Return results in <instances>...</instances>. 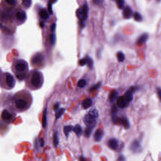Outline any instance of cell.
Here are the masks:
<instances>
[{
	"label": "cell",
	"instance_id": "21",
	"mask_svg": "<svg viewBox=\"0 0 161 161\" xmlns=\"http://www.w3.org/2000/svg\"><path fill=\"white\" fill-rule=\"evenodd\" d=\"M74 127L71 125H68V126H65L63 128V131L65 134V135L67 137V138L69 137V134L73 130Z\"/></svg>",
	"mask_w": 161,
	"mask_h": 161
},
{
	"label": "cell",
	"instance_id": "1",
	"mask_svg": "<svg viewBox=\"0 0 161 161\" xmlns=\"http://www.w3.org/2000/svg\"><path fill=\"white\" fill-rule=\"evenodd\" d=\"M32 102L31 95L28 91H20L12 99V106L19 112H22L28 110L31 106Z\"/></svg>",
	"mask_w": 161,
	"mask_h": 161
},
{
	"label": "cell",
	"instance_id": "42",
	"mask_svg": "<svg viewBox=\"0 0 161 161\" xmlns=\"http://www.w3.org/2000/svg\"><path fill=\"white\" fill-rule=\"evenodd\" d=\"M48 10L49 13H50V14H52V6H51V2H50L49 4V5H48Z\"/></svg>",
	"mask_w": 161,
	"mask_h": 161
},
{
	"label": "cell",
	"instance_id": "11",
	"mask_svg": "<svg viewBox=\"0 0 161 161\" xmlns=\"http://www.w3.org/2000/svg\"><path fill=\"white\" fill-rule=\"evenodd\" d=\"M141 149V144L138 139H135L130 145V150L134 153H137Z\"/></svg>",
	"mask_w": 161,
	"mask_h": 161
},
{
	"label": "cell",
	"instance_id": "23",
	"mask_svg": "<svg viewBox=\"0 0 161 161\" xmlns=\"http://www.w3.org/2000/svg\"><path fill=\"white\" fill-rule=\"evenodd\" d=\"M53 145H55V147H57L58 146L59 143V133L57 131H55L53 134Z\"/></svg>",
	"mask_w": 161,
	"mask_h": 161
},
{
	"label": "cell",
	"instance_id": "32",
	"mask_svg": "<svg viewBox=\"0 0 161 161\" xmlns=\"http://www.w3.org/2000/svg\"><path fill=\"white\" fill-rule=\"evenodd\" d=\"M92 130L93 129L89 127H87V128L86 129V130H85V136L86 138H89L90 137L91 134L92 132Z\"/></svg>",
	"mask_w": 161,
	"mask_h": 161
},
{
	"label": "cell",
	"instance_id": "29",
	"mask_svg": "<svg viewBox=\"0 0 161 161\" xmlns=\"http://www.w3.org/2000/svg\"><path fill=\"white\" fill-rule=\"evenodd\" d=\"M87 82L85 79H80L78 83V86L80 88H83L86 86Z\"/></svg>",
	"mask_w": 161,
	"mask_h": 161
},
{
	"label": "cell",
	"instance_id": "3",
	"mask_svg": "<svg viewBox=\"0 0 161 161\" xmlns=\"http://www.w3.org/2000/svg\"><path fill=\"white\" fill-rule=\"evenodd\" d=\"M12 70L16 78L20 81L26 79L28 75V65L25 61L17 60L12 65Z\"/></svg>",
	"mask_w": 161,
	"mask_h": 161
},
{
	"label": "cell",
	"instance_id": "13",
	"mask_svg": "<svg viewBox=\"0 0 161 161\" xmlns=\"http://www.w3.org/2000/svg\"><path fill=\"white\" fill-rule=\"evenodd\" d=\"M107 144L110 149L113 150H117L119 148V142L116 138H112L108 140Z\"/></svg>",
	"mask_w": 161,
	"mask_h": 161
},
{
	"label": "cell",
	"instance_id": "43",
	"mask_svg": "<svg viewBox=\"0 0 161 161\" xmlns=\"http://www.w3.org/2000/svg\"><path fill=\"white\" fill-rule=\"evenodd\" d=\"M94 2L97 5H101L102 4V0H94Z\"/></svg>",
	"mask_w": 161,
	"mask_h": 161
},
{
	"label": "cell",
	"instance_id": "22",
	"mask_svg": "<svg viewBox=\"0 0 161 161\" xmlns=\"http://www.w3.org/2000/svg\"><path fill=\"white\" fill-rule=\"evenodd\" d=\"M40 17L43 20H46L49 18V14L46 10L44 9H42L39 12Z\"/></svg>",
	"mask_w": 161,
	"mask_h": 161
},
{
	"label": "cell",
	"instance_id": "31",
	"mask_svg": "<svg viewBox=\"0 0 161 161\" xmlns=\"http://www.w3.org/2000/svg\"><path fill=\"white\" fill-rule=\"evenodd\" d=\"M118 8L120 9H124L125 2L124 0H116Z\"/></svg>",
	"mask_w": 161,
	"mask_h": 161
},
{
	"label": "cell",
	"instance_id": "28",
	"mask_svg": "<svg viewBox=\"0 0 161 161\" xmlns=\"http://www.w3.org/2000/svg\"><path fill=\"white\" fill-rule=\"evenodd\" d=\"M133 17L134 20L137 21H141L143 19L141 15L138 12H136L133 14Z\"/></svg>",
	"mask_w": 161,
	"mask_h": 161
},
{
	"label": "cell",
	"instance_id": "41",
	"mask_svg": "<svg viewBox=\"0 0 161 161\" xmlns=\"http://www.w3.org/2000/svg\"><path fill=\"white\" fill-rule=\"evenodd\" d=\"M118 161H126V159L125 158V157L123 155H120L119 157H118V159H117Z\"/></svg>",
	"mask_w": 161,
	"mask_h": 161
},
{
	"label": "cell",
	"instance_id": "2",
	"mask_svg": "<svg viewBox=\"0 0 161 161\" xmlns=\"http://www.w3.org/2000/svg\"><path fill=\"white\" fill-rule=\"evenodd\" d=\"M26 79V86L32 90L40 88L44 80L43 74L37 70H33L29 72Z\"/></svg>",
	"mask_w": 161,
	"mask_h": 161
},
{
	"label": "cell",
	"instance_id": "4",
	"mask_svg": "<svg viewBox=\"0 0 161 161\" xmlns=\"http://www.w3.org/2000/svg\"><path fill=\"white\" fill-rule=\"evenodd\" d=\"M16 84V80L13 75L9 72H4L1 74V85L4 89L10 90L13 88Z\"/></svg>",
	"mask_w": 161,
	"mask_h": 161
},
{
	"label": "cell",
	"instance_id": "38",
	"mask_svg": "<svg viewBox=\"0 0 161 161\" xmlns=\"http://www.w3.org/2000/svg\"><path fill=\"white\" fill-rule=\"evenodd\" d=\"M6 3L9 5H14L16 4V0H5Z\"/></svg>",
	"mask_w": 161,
	"mask_h": 161
},
{
	"label": "cell",
	"instance_id": "33",
	"mask_svg": "<svg viewBox=\"0 0 161 161\" xmlns=\"http://www.w3.org/2000/svg\"><path fill=\"white\" fill-rule=\"evenodd\" d=\"M88 58H83V59H81L79 61V64L81 66H84L86 65L88 63Z\"/></svg>",
	"mask_w": 161,
	"mask_h": 161
},
{
	"label": "cell",
	"instance_id": "15",
	"mask_svg": "<svg viewBox=\"0 0 161 161\" xmlns=\"http://www.w3.org/2000/svg\"><path fill=\"white\" fill-rule=\"evenodd\" d=\"M119 97V92L117 90H114L110 93L109 99L111 102H114L117 100Z\"/></svg>",
	"mask_w": 161,
	"mask_h": 161
},
{
	"label": "cell",
	"instance_id": "39",
	"mask_svg": "<svg viewBox=\"0 0 161 161\" xmlns=\"http://www.w3.org/2000/svg\"><path fill=\"white\" fill-rule=\"evenodd\" d=\"M156 91H157V94L158 98L160 99V100L161 102V87H157Z\"/></svg>",
	"mask_w": 161,
	"mask_h": 161
},
{
	"label": "cell",
	"instance_id": "18",
	"mask_svg": "<svg viewBox=\"0 0 161 161\" xmlns=\"http://www.w3.org/2000/svg\"><path fill=\"white\" fill-rule=\"evenodd\" d=\"M93 103L92 100L90 98H87L84 100L82 102V106L85 109H87L90 107Z\"/></svg>",
	"mask_w": 161,
	"mask_h": 161
},
{
	"label": "cell",
	"instance_id": "37",
	"mask_svg": "<svg viewBox=\"0 0 161 161\" xmlns=\"http://www.w3.org/2000/svg\"><path fill=\"white\" fill-rule=\"evenodd\" d=\"M51 44L53 45L55 43V41H56V36H55V34H52L51 36Z\"/></svg>",
	"mask_w": 161,
	"mask_h": 161
},
{
	"label": "cell",
	"instance_id": "12",
	"mask_svg": "<svg viewBox=\"0 0 161 161\" xmlns=\"http://www.w3.org/2000/svg\"><path fill=\"white\" fill-rule=\"evenodd\" d=\"M130 102H129L126 99L124 95H122L119 97L117 100V104L119 108L123 109L127 107L129 104Z\"/></svg>",
	"mask_w": 161,
	"mask_h": 161
},
{
	"label": "cell",
	"instance_id": "30",
	"mask_svg": "<svg viewBox=\"0 0 161 161\" xmlns=\"http://www.w3.org/2000/svg\"><path fill=\"white\" fill-rule=\"evenodd\" d=\"M119 107L117 105H114L112 107V115H117L119 109Z\"/></svg>",
	"mask_w": 161,
	"mask_h": 161
},
{
	"label": "cell",
	"instance_id": "26",
	"mask_svg": "<svg viewBox=\"0 0 161 161\" xmlns=\"http://www.w3.org/2000/svg\"><path fill=\"white\" fill-rule=\"evenodd\" d=\"M117 57L119 62L122 63L124 61L125 59V56L124 54V53L122 51H119L118 52L117 54Z\"/></svg>",
	"mask_w": 161,
	"mask_h": 161
},
{
	"label": "cell",
	"instance_id": "16",
	"mask_svg": "<svg viewBox=\"0 0 161 161\" xmlns=\"http://www.w3.org/2000/svg\"><path fill=\"white\" fill-rule=\"evenodd\" d=\"M104 135V132L103 130L100 129H98L96 130L94 133V140L96 142L100 141L103 137Z\"/></svg>",
	"mask_w": 161,
	"mask_h": 161
},
{
	"label": "cell",
	"instance_id": "20",
	"mask_svg": "<svg viewBox=\"0 0 161 161\" xmlns=\"http://www.w3.org/2000/svg\"><path fill=\"white\" fill-rule=\"evenodd\" d=\"M16 17L20 21H23L26 18V14L24 11H19L16 13Z\"/></svg>",
	"mask_w": 161,
	"mask_h": 161
},
{
	"label": "cell",
	"instance_id": "17",
	"mask_svg": "<svg viewBox=\"0 0 161 161\" xmlns=\"http://www.w3.org/2000/svg\"><path fill=\"white\" fill-rule=\"evenodd\" d=\"M123 15L124 18L126 19H129L133 16V12L131 8L129 7H127L124 8L123 12Z\"/></svg>",
	"mask_w": 161,
	"mask_h": 161
},
{
	"label": "cell",
	"instance_id": "7",
	"mask_svg": "<svg viewBox=\"0 0 161 161\" xmlns=\"http://www.w3.org/2000/svg\"><path fill=\"white\" fill-rule=\"evenodd\" d=\"M139 89L138 86H131L126 91L124 94V96L129 102H131L134 99V93L138 91Z\"/></svg>",
	"mask_w": 161,
	"mask_h": 161
},
{
	"label": "cell",
	"instance_id": "9",
	"mask_svg": "<svg viewBox=\"0 0 161 161\" xmlns=\"http://www.w3.org/2000/svg\"><path fill=\"white\" fill-rule=\"evenodd\" d=\"M43 56L41 53H37L32 58L31 63L33 66H40L43 62Z\"/></svg>",
	"mask_w": 161,
	"mask_h": 161
},
{
	"label": "cell",
	"instance_id": "27",
	"mask_svg": "<svg viewBox=\"0 0 161 161\" xmlns=\"http://www.w3.org/2000/svg\"><path fill=\"white\" fill-rule=\"evenodd\" d=\"M65 111V109L64 108H61L58 110H57L56 112V114H55V117L57 119L60 118L63 114L64 113Z\"/></svg>",
	"mask_w": 161,
	"mask_h": 161
},
{
	"label": "cell",
	"instance_id": "44",
	"mask_svg": "<svg viewBox=\"0 0 161 161\" xmlns=\"http://www.w3.org/2000/svg\"><path fill=\"white\" fill-rule=\"evenodd\" d=\"M55 28H56V24L55 23L52 24L51 27V31H54L55 30Z\"/></svg>",
	"mask_w": 161,
	"mask_h": 161
},
{
	"label": "cell",
	"instance_id": "36",
	"mask_svg": "<svg viewBox=\"0 0 161 161\" xmlns=\"http://www.w3.org/2000/svg\"><path fill=\"white\" fill-rule=\"evenodd\" d=\"M88 62L87 64L90 68L92 69L93 66H94V62H93V60L90 58V57H88Z\"/></svg>",
	"mask_w": 161,
	"mask_h": 161
},
{
	"label": "cell",
	"instance_id": "6",
	"mask_svg": "<svg viewBox=\"0 0 161 161\" xmlns=\"http://www.w3.org/2000/svg\"><path fill=\"white\" fill-rule=\"evenodd\" d=\"M84 122L87 127L93 129L96 125V119L88 114H86L84 118Z\"/></svg>",
	"mask_w": 161,
	"mask_h": 161
},
{
	"label": "cell",
	"instance_id": "45",
	"mask_svg": "<svg viewBox=\"0 0 161 161\" xmlns=\"http://www.w3.org/2000/svg\"><path fill=\"white\" fill-rule=\"evenodd\" d=\"M40 143H41V145L42 146H43V145H44V141H43V138H41V141H40Z\"/></svg>",
	"mask_w": 161,
	"mask_h": 161
},
{
	"label": "cell",
	"instance_id": "40",
	"mask_svg": "<svg viewBox=\"0 0 161 161\" xmlns=\"http://www.w3.org/2000/svg\"><path fill=\"white\" fill-rule=\"evenodd\" d=\"M60 106V103L59 102H56L53 106V110H55V112H56L57 110H59Z\"/></svg>",
	"mask_w": 161,
	"mask_h": 161
},
{
	"label": "cell",
	"instance_id": "25",
	"mask_svg": "<svg viewBox=\"0 0 161 161\" xmlns=\"http://www.w3.org/2000/svg\"><path fill=\"white\" fill-rule=\"evenodd\" d=\"M47 108H45L43 111V116L42 118V126L43 128H45L47 123Z\"/></svg>",
	"mask_w": 161,
	"mask_h": 161
},
{
	"label": "cell",
	"instance_id": "24",
	"mask_svg": "<svg viewBox=\"0 0 161 161\" xmlns=\"http://www.w3.org/2000/svg\"><path fill=\"white\" fill-rule=\"evenodd\" d=\"M88 114L90 115L91 116L96 119L98 117L99 113H98V110H97L96 108H93L89 111Z\"/></svg>",
	"mask_w": 161,
	"mask_h": 161
},
{
	"label": "cell",
	"instance_id": "35",
	"mask_svg": "<svg viewBox=\"0 0 161 161\" xmlns=\"http://www.w3.org/2000/svg\"><path fill=\"white\" fill-rule=\"evenodd\" d=\"M101 86H102V83H98L94 85L92 87H91L90 91H94L98 89L99 88H100V87Z\"/></svg>",
	"mask_w": 161,
	"mask_h": 161
},
{
	"label": "cell",
	"instance_id": "19",
	"mask_svg": "<svg viewBox=\"0 0 161 161\" xmlns=\"http://www.w3.org/2000/svg\"><path fill=\"white\" fill-rule=\"evenodd\" d=\"M73 131L75 132L77 136L79 137H80L83 134V130L80 126L79 124H77L76 126L74 127Z\"/></svg>",
	"mask_w": 161,
	"mask_h": 161
},
{
	"label": "cell",
	"instance_id": "46",
	"mask_svg": "<svg viewBox=\"0 0 161 161\" xmlns=\"http://www.w3.org/2000/svg\"><path fill=\"white\" fill-rule=\"evenodd\" d=\"M51 1L52 2V3H55V2H56L57 1V0H51Z\"/></svg>",
	"mask_w": 161,
	"mask_h": 161
},
{
	"label": "cell",
	"instance_id": "34",
	"mask_svg": "<svg viewBox=\"0 0 161 161\" xmlns=\"http://www.w3.org/2000/svg\"><path fill=\"white\" fill-rule=\"evenodd\" d=\"M22 3L26 7L29 8L31 5L32 0H22Z\"/></svg>",
	"mask_w": 161,
	"mask_h": 161
},
{
	"label": "cell",
	"instance_id": "10",
	"mask_svg": "<svg viewBox=\"0 0 161 161\" xmlns=\"http://www.w3.org/2000/svg\"><path fill=\"white\" fill-rule=\"evenodd\" d=\"M14 117V114L7 109H4L2 113V118L4 122H10Z\"/></svg>",
	"mask_w": 161,
	"mask_h": 161
},
{
	"label": "cell",
	"instance_id": "14",
	"mask_svg": "<svg viewBox=\"0 0 161 161\" xmlns=\"http://www.w3.org/2000/svg\"><path fill=\"white\" fill-rule=\"evenodd\" d=\"M149 38V35L147 33H144L140 35L136 42V43L138 46H141L146 43Z\"/></svg>",
	"mask_w": 161,
	"mask_h": 161
},
{
	"label": "cell",
	"instance_id": "8",
	"mask_svg": "<svg viewBox=\"0 0 161 161\" xmlns=\"http://www.w3.org/2000/svg\"><path fill=\"white\" fill-rule=\"evenodd\" d=\"M120 124L126 130H129L130 128V121L129 120L128 118L124 116L122 117H118L115 124Z\"/></svg>",
	"mask_w": 161,
	"mask_h": 161
},
{
	"label": "cell",
	"instance_id": "5",
	"mask_svg": "<svg viewBox=\"0 0 161 161\" xmlns=\"http://www.w3.org/2000/svg\"><path fill=\"white\" fill-rule=\"evenodd\" d=\"M88 6L87 5H84L82 8L79 9L76 12V15L79 20H85L87 18Z\"/></svg>",
	"mask_w": 161,
	"mask_h": 161
}]
</instances>
